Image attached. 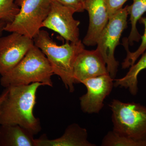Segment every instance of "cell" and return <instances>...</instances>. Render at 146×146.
<instances>
[{"instance_id": "cell-15", "label": "cell", "mask_w": 146, "mask_h": 146, "mask_svg": "<svg viewBox=\"0 0 146 146\" xmlns=\"http://www.w3.org/2000/svg\"><path fill=\"white\" fill-rule=\"evenodd\" d=\"M127 8L131 24V29L127 39L129 44L132 45L133 42H139L141 38L137 28V24L146 12V0H133L132 4L127 6Z\"/></svg>"}, {"instance_id": "cell-9", "label": "cell", "mask_w": 146, "mask_h": 146, "mask_svg": "<svg viewBox=\"0 0 146 146\" xmlns=\"http://www.w3.org/2000/svg\"><path fill=\"white\" fill-rule=\"evenodd\" d=\"M113 81L107 74L82 81L87 92L80 98L81 110L88 114L99 113L104 106L105 99L112 91Z\"/></svg>"}, {"instance_id": "cell-2", "label": "cell", "mask_w": 146, "mask_h": 146, "mask_svg": "<svg viewBox=\"0 0 146 146\" xmlns=\"http://www.w3.org/2000/svg\"><path fill=\"white\" fill-rule=\"evenodd\" d=\"M33 39L34 45L48 58L54 74L60 78L70 93L74 92V65L77 56L85 48L82 42L80 40L76 42H67L60 46L44 30H40Z\"/></svg>"}, {"instance_id": "cell-20", "label": "cell", "mask_w": 146, "mask_h": 146, "mask_svg": "<svg viewBox=\"0 0 146 146\" xmlns=\"http://www.w3.org/2000/svg\"><path fill=\"white\" fill-rule=\"evenodd\" d=\"M61 4L74 9L76 12H82L84 11L83 4L79 0H54Z\"/></svg>"}, {"instance_id": "cell-19", "label": "cell", "mask_w": 146, "mask_h": 146, "mask_svg": "<svg viewBox=\"0 0 146 146\" xmlns=\"http://www.w3.org/2000/svg\"><path fill=\"white\" fill-rule=\"evenodd\" d=\"M128 0H104L109 18L123 8L124 4Z\"/></svg>"}, {"instance_id": "cell-22", "label": "cell", "mask_w": 146, "mask_h": 146, "mask_svg": "<svg viewBox=\"0 0 146 146\" xmlns=\"http://www.w3.org/2000/svg\"><path fill=\"white\" fill-rule=\"evenodd\" d=\"M7 23L3 21H0V37L2 36L3 31H4V28Z\"/></svg>"}, {"instance_id": "cell-14", "label": "cell", "mask_w": 146, "mask_h": 146, "mask_svg": "<svg viewBox=\"0 0 146 146\" xmlns=\"http://www.w3.org/2000/svg\"><path fill=\"white\" fill-rule=\"evenodd\" d=\"M146 69V52L142 54L137 63L131 66L130 69L122 78L115 80L114 86L128 89L131 94L136 96L138 93V77L141 71Z\"/></svg>"}, {"instance_id": "cell-23", "label": "cell", "mask_w": 146, "mask_h": 146, "mask_svg": "<svg viewBox=\"0 0 146 146\" xmlns=\"http://www.w3.org/2000/svg\"><path fill=\"white\" fill-rule=\"evenodd\" d=\"M81 3H82L83 4L84 2V0H79Z\"/></svg>"}, {"instance_id": "cell-17", "label": "cell", "mask_w": 146, "mask_h": 146, "mask_svg": "<svg viewBox=\"0 0 146 146\" xmlns=\"http://www.w3.org/2000/svg\"><path fill=\"white\" fill-rule=\"evenodd\" d=\"M140 23L143 24L145 26V32L143 35L141 36L142 39L141 45L138 49L134 52H131L129 49L128 41L127 38L123 39V45L126 51V57L122 63L123 69H126L132 66L136 63V60L140 56L145 52L146 50V17H142L139 20Z\"/></svg>"}, {"instance_id": "cell-21", "label": "cell", "mask_w": 146, "mask_h": 146, "mask_svg": "<svg viewBox=\"0 0 146 146\" xmlns=\"http://www.w3.org/2000/svg\"><path fill=\"white\" fill-rule=\"evenodd\" d=\"M9 89L8 88H5V89L3 91L2 94L0 96V116H1V108L3 102L4 101L8 94Z\"/></svg>"}, {"instance_id": "cell-11", "label": "cell", "mask_w": 146, "mask_h": 146, "mask_svg": "<svg viewBox=\"0 0 146 146\" xmlns=\"http://www.w3.org/2000/svg\"><path fill=\"white\" fill-rule=\"evenodd\" d=\"M83 6L89 14V23L82 43L88 46H95L109 21L107 9L104 0H84Z\"/></svg>"}, {"instance_id": "cell-7", "label": "cell", "mask_w": 146, "mask_h": 146, "mask_svg": "<svg viewBox=\"0 0 146 146\" xmlns=\"http://www.w3.org/2000/svg\"><path fill=\"white\" fill-rule=\"evenodd\" d=\"M75 13L73 9L52 0L49 13L42 24V27L57 33L67 42H78L80 40V22L74 18Z\"/></svg>"}, {"instance_id": "cell-16", "label": "cell", "mask_w": 146, "mask_h": 146, "mask_svg": "<svg viewBox=\"0 0 146 146\" xmlns=\"http://www.w3.org/2000/svg\"><path fill=\"white\" fill-rule=\"evenodd\" d=\"M102 146H146V139L137 140L110 131L102 141Z\"/></svg>"}, {"instance_id": "cell-8", "label": "cell", "mask_w": 146, "mask_h": 146, "mask_svg": "<svg viewBox=\"0 0 146 146\" xmlns=\"http://www.w3.org/2000/svg\"><path fill=\"white\" fill-rule=\"evenodd\" d=\"M34 45L33 39L17 33L0 37V75L15 67Z\"/></svg>"}, {"instance_id": "cell-4", "label": "cell", "mask_w": 146, "mask_h": 146, "mask_svg": "<svg viewBox=\"0 0 146 146\" xmlns=\"http://www.w3.org/2000/svg\"><path fill=\"white\" fill-rule=\"evenodd\" d=\"M109 106L112 112L113 131L137 140L146 139L145 106L116 99L112 100Z\"/></svg>"}, {"instance_id": "cell-6", "label": "cell", "mask_w": 146, "mask_h": 146, "mask_svg": "<svg viewBox=\"0 0 146 146\" xmlns=\"http://www.w3.org/2000/svg\"><path fill=\"white\" fill-rule=\"evenodd\" d=\"M128 16L126 6L110 17L97 42L96 49L106 63L110 76L114 80L117 73L119 65L115 58V50L119 44L123 32L127 27Z\"/></svg>"}, {"instance_id": "cell-5", "label": "cell", "mask_w": 146, "mask_h": 146, "mask_svg": "<svg viewBox=\"0 0 146 146\" xmlns=\"http://www.w3.org/2000/svg\"><path fill=\"white\" fill-rule=\"evenodd\" d=\"M52 0H15L20 9L5 31L15 32L33 39L49 13Z\"/></svg>"}, {"instance_id": "cell-3", "label": "cell", "mask_w": 146, "mask_h": 146, "mask_svg": "<svg viewBox=\"0 0 146 146\" xmlns=\"http://www.w3.org/2000/svg\"><path fill=\"white\" fill-rule=\"evenodd\" d=\"M53 75L48 58L34 45L14 68L1 76L0 82L5 88L36 82L52 87V77Z\"/></svg>"}, {"instance_id": "cell-12", "label": "cell", "mask_w": 146, "mask_h": 146, "mask_svg": "<svg viewBox=\"0 0 146 146\" xmlns=\"http://www.w3.org/2000/svg\"><path fill=\"white\" fill-rule=\"evenodd\" d=\"M35 146H95L88 140L87 131L78 124H72L66 128L61 137L50 140L45 134L35 139Z\"/></svg>"}, {"instance_id": "cell-1", "label": "cell", "mask_w": 146, "mask_h": 146, "mask_svg": "<svg viewBox=\"0 0 146 146\" xmlns=\"http://www.w3.org/2000/svg\"><path fill=\"white\" fill-rule=\"evenodd\" d=\"M42 86L43 84L36 82L7 87L8 93L1 108L0 125H17L33 135L38 134L42 127L39 119L35 117L33 109L37 89Z\"/></svg>"}, {"instance_id": "cell-13", "label": "cell", "mask_w": 146, "mask_h": 146, "mask_svg": "<svg viewBox=\"0 0 146 146\" xmlns=\"http://www.w3.org/2000/svg\"><path fill=\"white\" fill-rule=\"evenodd\" d=\"M34 136L20 125H1L0 146H35Z\"/></svg>"}, {"instance_id": "cell-18", "label": "cell", "mask_w": 146, "mask_h": 146, "mask_svg": "<svg viewBox=\"0 0 146 146\" xmlns=\"http://www.w3.org/2000/svg\"><path fill=\"white\" fill-rule=\"evenodd\" d=\"M15 0H0V21L11 23L19 13L20 8Z\"/></svg>"}, {"instance_id": "cell-10", "label": "cell", "mask_w": 146, "mask_h": 146, "mask_svg": "<svg viewBox=\"0 0 146 146\" xmlns=\"http://www.w3.org/2000/svg\"><path fill=\"white\" fill-rule=\"evenodd\" d=\"M107 74L109 73L106 63L97 49L89 50L84 48L77 56L74 65L75 84Z\"/></svg>"}]
</instances>
